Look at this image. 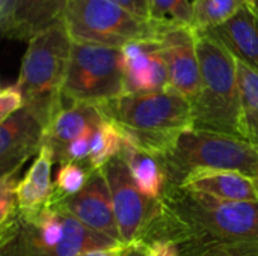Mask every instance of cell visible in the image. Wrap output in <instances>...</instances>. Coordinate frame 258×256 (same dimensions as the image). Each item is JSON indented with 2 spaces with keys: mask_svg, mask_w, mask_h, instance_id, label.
<instances>
[{
  "mask_svg": "<svg viewBox=\"0 0 258 256\" xmlns=\"http://www.w3.org/2000/svg\"><path fill=\"white\" fill-rule=\"evenodd\" d=\"M160 204L180 256H258V201H221L169 186Z\"/></svg>",
  "mask_w": 258,
  "mask_h": 256,
  "instance_id": "6da1fadb",
  "label": "cell"
},
{
  "mask_svg": "<svg viewBox=\"0 0 258 256\" xmlns=\"http://www.w3.org/2000/svg\"><path fill=\"white\" fill-rule=\"evenodd\" d=\"M133 146L163 158L177 139L194 128L192 103L172 89L125 94L98 106Z\"/></svg>",
  "mask_w": 258,
  "mask_h": 256,
  "instance_id": "7a4b0ae2",
  "label": "cell"
},
{
  "mask_svg": "<svg viewBox=\"0 0 258 256\" xmlns=\"http://www.w3.org/2000/svg\"><path fill=\"white\" fill-rule=\"evenodd\" d=\"M201 86L192 103L194 130L242 139L236 59L210 33H197Z\"/></svg>",
  "mask_w": 258,
  "mask_h": 256,
  "instance_id": "3957f363",
  "label": "cell"
},
{
  "mask_svg": "<svg viewBox=\"0 0 258 256\" xmlns=\"http://www.w3.org/2000/svg\"><path fill=\"white\" fill-rule=\"evenodd\" d=\"M73 41L63 21L51 26L27 42L21 60L17 88L23 107L29 110L44 128L62 110V88L71 57Z\"/></svg>",
  "mask_w": 258,
  "mask_h": 256,
  "instance_id": "277c9868",
  "label": "cell"
},
{
  "mask_svg": "<svg viewBox=\"0 0 258 256\" xmlns=\"http://www.w3.org/2000/svg\"><path fill=\"white\" fill-rule=\"evenodd\" d=\"M18 231L0 256H80L116 249L122 243L95 232L57 205L33 214H18Z\"/></svg>",
  "mask_w": 258,
  "mask_h": 256,
  "instance_id": "5b68a950",
  "label": "cell"
},
{
  "mask_svg": "<svg viewBox=\"0 0 258 256\" xmlns=\"http://www.w3.org/2000/svg\"><path fill=\"white\" fill-rule=\"evenodd\" d=\"M166 175L177 186L184 175L198 169L231 170L243 174L252 180L258 178V145L245 139L189 130L184 131L171 148V151L160 158Z\"/></svg>",
  "mask_w": 258,
  "mask_h": 256,
  "instance_id": "8992f818",
  "label": "cell"
},
{
  "mask_svg": "<svg viewBox=\"0 0 258 256\" xmlns=\"http://www.w3.org/2000/svg\"><path fill=\"white\" fill-rule=\"evenodd\" d=\"M63 24L73 42L112 48L157 36L150 20L133 15L113 0H68Z\"/></svg>",
  "mask_w": 258,
  "mask_h": 256,
  "instance_id": "52a82bcc",
  "label": "cell"
},
{
  "mask_svg": "<svg viewBox=\"0 0 258 256\" xmlns=\"http://www.w3.org/2000/svg\"><path fill=\"white\" fill-rule=\"evenodd\" d=\"M125 95L121 48L73 42L63 101L104 104Z\"/></svg>",
  "mask_w": 258,
  "mask_h": 256,
  "instance_id": "ba28073f",
  "label": "cell"
},
{
  "mask_svg": "<svg viewBox=\"0 0 258 256\" xmlns=\"http://www.w3.org/2000/svg\"><path fill=\"white\" fill-rule=\"evenodd\" d=\"M101 170L110 190L113 214L122 244L142 240L162 214L160 201L150 199L139 192L121 155L107 161Z\"/></svg>",
  "mask_w": 258,
  "mask_h": 256,
  "instance_id": "9c48e42d",
  "label": "cell"
},
{
  "mask_svg": "<svg viewBox=\"0 0 258 256\" xmlns=\"http://www.w3.org/2000/svg\"><path fill=\"white\" fill-rule=\"evenodd\" d=\"M154 24V23H153ZM160 53L168 71L169 89L195 101L201 86L197 32L190 26L154 24Z\"/></svg>",
  "mask_w": 258,
  "mask_h": 256,
  "instance_id": "30bf717a",
  "label": "cell"
},
{
  "mask_svg": "<svg viewBox=\"0 0 258 256\" xmlns=\"http://www.w3.org/2000/svg\"><path fill=\"white\" fill-rule=\"evenodd\" d=\"M56 205L89 229L122 243L113 214L110 190L101 169L91 172L88 183L77 195Z\"/></svg>",
  "mask_w": 258,
  "mask_h": 256,
  "instance_id": "8fae6325",
  "label": "cell"
},
{
  "mask_svg": "<svg viewBox=\"0 0 258 256\" xmlns=\"http://www.w3.org/2000/svg\"><path fill=\"white\" fill-rule=\"evenodd\" d=\"M68 0H6L0 8V35L30 41L63 21Z\"/></svg>",
  "mask_w": 258,
  "mask_h": 256,
  "instance_id": "7c38bea8",
  "label": "cell"
},
{
  "mask_svg": "<svg viewBox=\"0 0 258 256\" xmlns=\"http://www.w3.org/2000/svg\"><path fill=\"white\" fill-rule=\"evenodd\" d=\"M125 94L168 89V71L156 38L138 39L121 48Z\"/></svg>",
  "mask_w": 258,
  "mask_h": 256,
  "instance_id": "4fadbf2b",
  "label": "cell"
},
{
  "mask_svg": "<svg viewBox=\"0 0 258 256\" xmlns=\"http://www.w3.org/2000/svg\"><path fill=\"white\" fill-rule=\"evenodd\" d=\"M183 190L207 195L221 201L257 202L258 187L255 180L231 170L198 169L183 177L177 184Z\"/></svg>",
  "mask_w": 258,
  "mask_h": 256,
  "instance_id": "5bb4252c",
  "label": "cell"
},
{
  "mask_svg": "<svg viewBox=\"0 0 258 256\" xmlns=\"http://www.w3.org/2000/svg\"><path fill=\"white\" fill-rule=\"evenodd\" d=\"M243 65L258 72V14L243 5L227 23L207 32Z\"/></svg>",
  "mask_w": 258,
  "mask_h": 256,
  "instance_id": "9a60e30c",
  "label": "cell"
},
{
  "mask_svg": "<svg viewBox=\"0 0 258 256\" xmlns=\"http://www.w3.org/2000/svg\"><path fill=\"white\" fill-rule=\"evenodd\" d=\"M106 116L97 104L70 103V106H63L44 128L41 146L50 148L56 158L68 143L82 136L86 130L100 125Z\"/></svg>",
  "mask_w": 258,
  "mask_h": 256,
  "instance_id": "2e32d148",
  "label": "cell"
},
{
  "mask_svg": "<svg viewBox=\"0 0 258 256\" xmlns=\"http://www.w3.org/2000/svg\"><path fill=\"white\" fill-rule=\"evenodd\" d=\"M44 125L24 107L0 124V161L32 157L42 145Z\"/></svg>",
  "mask_w": 258,
  "mask_h": 256,
  "instance_id": "e0dca14e",
  "label": "cell"
},
{
  "mask_svg": "<svg viewBox=\"0 0 258 256\" xmlns=\"http://www.w3.org/2000/svg\"><path fill=\"white\" fill-rule=\"evenodd\" d=\"M54 157L50 148L41 146L33 164L17 186L18 214H33L50 204L53 195L51 167Z\"/></svg>",
  "mask_w": 258,
  "mask_h": 256,
  "instance_id": "ac0fdd59",
  "label": "cell"
},
{
  "mask_svg": "<svg viewBox=\"0 0 258 256\" xmlns=\"http://www.w3.org/2000/svg\"><path fill=\"white\" fill-rule=\"evenodd\" d=\"M139 192L154 201H160L168 186V175L160 158L133 146L124 140L119 152Z\"/></svg>",
  "mask_w": 258,
  "mask_h": 256,
  "instance_id": "d6986e66",
  "label": "cell"
},
{
  "mask_svg": "<svg viewBox=\"0 0 258 256\" xmlns=\"http://www.w3.org/2000/svg\"><path fill=\"white\" fill-rule=\"evenodd\" d=\"M236 63L242 106V139L258 145V72L242 62L236 60Z\"/></svg>",
  "mask_w": 258,
  "mask_h": 256,
  "instance_id": "ffe728a7",
  "label": "cell"
},
{
  "mask_svg": "<svg viewBox=\"0 0 258 256\" xmlns=\"http://www.w3.org/2000/svg\"><path fill=\"white\" fill-rule=\"evenodd\" d=\"M243 5L242 0H194L190 27L197 33L210 32L227 23Z\"/></svg>",
  "mask_w": 258,
  "mask_h": 256,
  "instance_id": "44dd1931",
  "label": "cell"
},
{
  "mask_svg": "<svg viewBox=\"0 0 258 256\" xmlns=\"http://www.w3.org/2000/svg\"><path fill=\"white\" fill-rule=\"evenodd\" d=\"M122 145H124L122 131L115 122L106 118L94 131L86 164L92 170L101 169L107 161L119 155Z\"/></svg>",
  "mask_w": 258,
  "mask_h": 256,
  "instance_id": "7402d4cb",
  "label": "cell"
},
{
  "mask_svg": "<svg viewBox=\"0 0 258 256\" xmlns=\"http://www.w3.org/2000/svg\"><path fill=\"white\" fill-rule=\"evenodd\" d=\"M92 169L83 163H62L53 181V195L48 205H56L77 195L91 175Z\"/></svg>",
  "mask_w": 258,
  "mask_h": 256,
  "instance_id": "603a6c76",
  "label": "cell"
},
{
  "mask_svg": "<svg viewBox=\"0 0 258 256\" xmlns=\"http://www.w3.org/2000/svg\"><path fill=\"white\" fill-rule=\"evenodd\" d=\"M150 21L154 24L190 26L192 3L189 0H150Z\"/></svg>",
  "mask_w": 258,
  "mask_h": 256,
  "instance_id": "cb8c5ba5",
  "label": "cell"
},
{
  "mask_svg": "<svg viewBox=\"0 0 258 256\" xmlns=\"http://www.w3.org/2000/svg\"><path fill=\"white\" fill-rule=\"evenodd\" d=\"M18 174L20 170H15L0 178V226L17 214V186L20 183Z\"/></svg>",
  "mask_w": 258,
  "mask_h": 256,
  "instance_id": "d4e9b609",
  "label": "cell"
},
{
  "mask_svg": "<svg viewBox=\"0 0 258 256\" xmlns=\"http://www.w3.org/2000/svg\"><path fill=\"white\" fill-rule=\"evenodd\" d=\"M23 109V98L17 86L0 91V124L5 122L15 112Z\"/></svg>",
  "mask_w": 258,
  "mask_h": 256,
  "instance_id": "484cf974",
  "label": "cell"
},
{
  "mask_svg": "<svg viewBox=\"0 0 258 256\" xmlns=\"http://www.w3.org/2000/svg\"><path fill=\"white\" fill-rule=\"evenodd\" d=\"M150 246V255L151 256H180L178 244L171 238H160L147 241Z\"/></svg>",
  "mask_w": 258,
  "mask_h": 256,
  "instance_id": "4316f807",
  "label": "cell"
},
{
  "mask_svg": "<svg viewBox=\"0 0 258 256\" xmlns=\"http://www.w3.org/2000/svg\"><path fill=\"white\" fill-rule=\"evenodd\" d=\"M133 15L142 18V20H150V0H113Z\"/></svg>",
  "mask_w": 258,
  "mask_h": 256,
  "instance_id": "83f0119b",
  "label": "cell"
},
{
  "mask_svg": "<svg viewBox=\"0 0 258 256\" xmlns=\"http://www.w3.org/2000/svg\"><path fill=\"white\" fill-rule=\"evenodd\" d=\"M116 256H151L150 246L145 240H136L128 244H122Z\"/></svg>",
  "mask_w": 258,
  "mask_h": 256,
  "instance_id": "f1b7e54d",
  "label": "cell"
},
{
  "mask_svg": "<svg viewBox=\"0 0 258 256\" xmlns=\"http://www.w3.org/2000/svg\"><path fill=\"white\" fill-rule=\"evenodd\" d=\"M18 231V220H17V214L8 220L6 223H3L0 226V252L14 240V237L17 235Z\"/></svg>",
  "mask_w": 258,
  "mask_h": 256,
  "instance_id": "f546056e",
  "label": "cell"
},
{
  "mask_svg": "<svg viewBox=\"0 0 258 256\" xmlns=\"http://www.w3.org/2000/svg\"><path fill=\"white\" fill-rule=\"evenodd\" d=\"M29 158L30 157H17V158H9L5 161H0V178L15 172V170H20Z\"/></svg>",
  "mask_w": 258,
  "mask_h": 256,
  "instance_id": "4dcf8cb0",
  "label": "cell"
},
{
  "mask_svg": "<svg viewBox=\"0 0 258 256\" xmlns=\"http://www.w3.org/2000/svg\"><path fill=\"white\" fill-rule=\"evenodd\" d=\"M121 247H116V249H103V250H92V252H86V253H83V255L80 256H116Z\"/></svg>",
  "mask_w": 258,
  "mask_h": 256,
  "instance_id": "1f68e13d",
  "label": "cell"
},
{
  "mask_svg": "<svg viewBox=\"0 0 258 256\" xmlns=\"http://www.w3.org/2000/svg\"><path fill=\"white\" fill-rule=\"evenodd\" d=\"M249 6H251V8H252V9H254V11L258 14V0H252V3H251Z\"/></svg>",
  "mask_w": 258,
  "mask_h": 256,
  "instance_id": "d6a6232c",
  "label": "cell"
},
{
  "mask_svg": "<svg viewBox=\"0 0 258 256\" xmlns=\"http://www.w3.org/2000/svg\"><path fill=\"white\" fill-rule=\"evenodd\" d=\"M242 2H243L245 5H248V6H249V5L252 3V0H242Z\"/></svg>",
  "mask_w": 258,
  "mask_h": 256,
  "instance_id": "836d02e7",
  "label": "cell"
},
{
  "mask_svg": "<svg viewBox=\"0 0 258 256\" xmlns=\"http://www.w3.org/2000/svg\"><path fill=\"white\" fill-rule=\"evenodd\" d=\"M5 2H6V0H0V8H2V5H3Z\"/></svg>",
  "mask_w": 258,
  "mask_h": 256,
  "instance_id": "e575fe53",
  "label": "cell"
},
{
  "mask_svg": "<svg viewBox=\"0 0 258 256\" xmlns=\"http://www.w3.org/2000/svg\"><path fill=\"white\" fill-rule=\"evenodd\" d=\"M255 184H257V187H258V178H257V180H255Z\"/></svg>",
  "mask_w": 258,
  "mask_h": 256,
  "instance_id": "d590c367",
  "label": "cell"
},
{
  "mask_svg": "<svg viewBox=\"0 0 258 256\" xmlns=\"http://www.w3.org/2000/svg\"><path fill=\"white\" fill-rule=\"evenodd\" d=\"M0 91H2V89H0Z\"/></svg>",
  "mask_w": 258,
  "mask_h": 256,
  "instance_id": "8d00e7d4",
  "label": "cell"
}]
</instances>
